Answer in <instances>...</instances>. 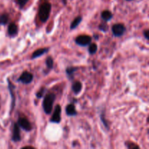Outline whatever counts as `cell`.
I'll use <instances>...</instances> for the list:
<instances>
[{
	"mask_svg": "<svg viewBox=\"0 0 149 149\" xmlns=\"http://www.w3.org/2000/svg\"><path fill=\"white\" fill-rule=\"evenodd\" d=\"M55 98H56V96L54 93H49L45 95L43 100V103H42V107H43L44 111L45 112L46 114H50V113L52 112Z\"/></svg>",
	"mask_w": 149,
	"mask_h": 149,
	"instance_id": "cell-1",
	"label": "cell"
},
{
	"mask_svg": "<svg viewBox=\"0 0 149 149\" xmlns=\"http://www.w3.org/2000/svg\"><path fill=\"white\" fill-rule=\"evenodd\" d=\"M51 4L47 2L42 3L39 9V17L42 23H45L49 19L51 12Z\"/></svg>",
	"mask_w": 149,
	"mask_h": 149,
	"instance_id": "cell-2",
	"label": "cell"
},
{
	"mask_svg": "<svg viewBox=\"0 0 149 149\" xmlns=\"http://www.w3.org/2000/svg\"><path fill=\"white\" fill-rule=\"evenodd\" d=\"M112 33L116 37H120L126 31V27L122 23H116L112 26Z\"/></svg>",
	"mask_w": 149,
	"mask_h": 149,
	"instance_id": "cell-3",
	"label": "cell"
},
{
	"mask_svg": "<svg viewBox=\"0 0 149 149\" xmlns=\"http://www.w3.org/2000/svg\"><path fill=\"white\" fill-rule=\"evenodd\" d=\"M92 42V37L88 35H80L75 39V42L78 45L81 47H85L90 45Z\"/></svg>",
	"mask_w": 149,
	"mask_h": 149,
	"instance_id": "cell-4",
	"label": "cell"
},
{
	"mask_svg": "<svg viewBox=\"0 0 149 149\" xmlns=\"http://www.w3.org/2000/svg\"><path fill=\"white\" fill-rule=\"evenodd\" d=\"M33 79V74H31L29 71H24L23 74L20 76V77L17 79V81L23 83L24 84H29L32 82Z\"/></svg>",
	"mask_w": 149,
	"mask_h": 149,
	"instance_id": "cell-5",
	"label": "cell"
},
{
	"mask_svg": "<svg viewBox=\"0 0 149 149\" xmlns=\"http://www.w3.org/2000/svg\"><path fill=\"white\" fill-rule=\"evenodd\" d=\"M17 125L20 127H21L23 130L26 132H30L32 130V126L31 122L25 117H20L18 119Z\"/></svg>",
	"mask_w": 149,
	"mask_h": 149,
	"instance_id": "cell-6",
	"label": "cell"
},
{
	"mask_svg": "<svg viewBox=\"0 0 149 149\" xmlns=\"http://www.w3.org/2000/svg\"><path fill=\"white\" fill-rule=\"evenodd\" d=\"M61 107L60 105H57L56 107H55V111H54V113L52 114V118L50 119L49 122H52V123H56L58 124L61 122Z\"/></svg>",
	"mask_w": 149,
	"mask_h": 149,
	"instance_id": "cell-7",
	"label": "cell"
},
{
	"mask_svg": "<svg viewBox=\"0 0 149 149\" xmlns=\"http://www.w3.org/2000/svg\"><path fill=\"white\" fill-rule=\"evenodd\" d=\"M21 140V137H20V127L18 126L17 124H14L13 125V136H12V141L14 142H19Z\"/></svg>",
	"mask_w": 149,
	"mask_h": 149,
	"instance_id": "cell-8",
	"label": "cell"
},
{
	"mask_svg": "<svg viewBox=\"0 0 149 149\" xmlns=\"http://www.w3.org/2000/svg\"><path fill=\"white\" fill-rule=\"evenodd\" d=\"M7 82H8V87H9V91H10V94L11 95V99H12V104H11V111L14 109L15 105V93H14V90H15V86L12 84L11 81L10 80H7Z\"/></svg>",
	"mask_w": 149,
	"mask_h": 149,
	"instance_id": "cell-9",
	"label": "cell"
},
{
	"mask_svg": "<svg viewBox=\"0 0 149 149\" xmlns=\"http://www.w3.org/2000/svg\"><path fill=\"white\" fill-rule=\"evenodd\" d=\"M7 32H8L9 36L11 37L17 36V33H18V28H17V25L15 23H10L7 29Z\"/></svg>",
	"mask_w": 149,
	"mask_h": 149,
	"instance_id": "cell-10",
	"label": "cell"
},
{
	"mask_svg": "<svg viewBox=\"0 0 149 149\" xmlns=\"http://www.w3.org/2000/svg\"><path fill=\"white\" fill-rule=\"evenodd\" d=\"M65 113L66 115L68 116H77V111L76 110L75 106H74L73 103L71 104H68V106L65 108Z\"/></svg>",
	"mask_w": 149,
	"mask_h": 149,
	"instance_id": "cell-11",
	"label": "cell"
},
{
	"mask_svg": "<svg viewBox=\"0 0 149 149\" xmlns=\"http://www.w3.org/2000/svg\"><path fill=\"white\" fill-rule=\"evenodd\" d=\"M49 48H41V49H38L36 50H35L33 52L31 55V59H35V58H37L39 57L42 56L44 54L47 53V52L49 51Z\"/></svg>",
	"mask_w": 149,
	"mask_h": 149,
	"instance_id": "cell-12",
	"label": "cell"
},
{
	"mask_svg": "<svg viewBox=\"0 0 149 149\" xmlns=\"http://www.w3.org/2000/svg\"><path fill=\"white\" fill-rule=\"evenodd\" d=\"M82 90V84L80 81H76L72 85V91L75 95H78Z\"/></svg>",
	"mask_w": 149,
	"mask_h": 149,
	"instance_id": "cell-13",
	"label": "cell"
},
{
	"mask_svg": "<svg viewBox=\"0 0 149 149\" xmlns=\"http://www.w3.org/2000/svg\"><path fill=\"white\" fill-rule=\"evenodd\" d=\"M101 17L104 21L108 22L111 20L113 17V14L109 10H104L101 13Z\"/></svg>",
	"mask_w": 149,
	"mask_h": 149,
	"instance_id": "cell-14",
	"label": "cell"
},
{
	"mask_svg": "<svg viewBox=\"0 0 149 149\" xmlns=\"http://www.w3.org/2000/svg\"><path fill=\"white\" fill-rule=\"evenodd\" d=\"M81 20H82V17H81V16H78V17H76V18L73 20L72 23H71V26H70V29H75L76 28H77V26L80 24V23L81 22Z\"/></svg>",
	"mask_w": 149,
	"mask_h": 149,
	"instance_id": "cell-15",
	"label": "cell"
},
{
	"mask_svg": "<svg viewBox=\"0 0 149 149\" xmlns=\"http://www.w3.org/2000/svg\"><path fill=\"white\" fill-rule=\"evenodd\" d=\"M9 21V16L7 13H3L0 15V25L5 26Z\"/></svg>",
	"mask_w": 149,
	"mask_h": 149,
	"instance_id": "cell-16",
	"label": "cell"
},
{
	"mask_svg": "<svg viewBox=\"0 0 149 149\" xmlns=\"http://www.w3.org/2000/svg\"><path fill=\"white\" fill-rule=\"evenodd\" d=\"M89 45H90V46H89L88 50H89V52H90V54H91V55H94V54H95L97 50V45H96L95 43H93V44L90 43Z\"/></svg>",
	"mask_w": 149,
	"mask_h": 149,
	"instance_id": "cell-17",
	"label": "cell"
},
{
	"mask_svg": "<svg viewBox=\"0 0 149 149\" xmlns=\"http://www.w3.org/2000/svg\"><path fill=\"white\" fill-rule=\"evenodd\" d=\"M79 69L78 67H68V68H66V70H65V73H66L67 76H68V77H71V76H72L73 74H74V73L75 72V71H77V70Z\"/></svg>",
	"mask_w": 149,
	"mask_h": 149,
	"instance_id": "cell-18",
	"label": "cell"
},
{
	"mask_svg": "<svg viewBox=\"0 0 149 149\" xmlns=\"http://www.w3.org/2000/svg\"><path fill=\"white\" fill-rule=\"evenodd\" d=\"M45 63H46V65L49 69H52L53 68V59H52V57H48L46 59Z\"/></svg>",
	"mask_w": 149,
	"mask_h": 149,
	"instance_id": "cell-19",
	"label": "cell"
},
{
	"mask_svg": "<svg viewBox=\"0 0 149 149\" xmlns=\"http://www.w3.org/2000/svg\"><path fill=\"white\" fill-rule=\"evenodd\" d=\"M99 29L103 32H107L108 29H109V26H108L106 21L101 23L99 25Z\"/></svg>",
	"mask_w": 149,
	"mask_h": 149,
	"instance_id": "cell-20",
	"label": "cell"
},
{
	"mask_svg": "<svg viewBox=\"0 0 149 149\" xmlns=\"http://www.w3.org/2000/svg\"><path fill=\"white\" fill-rule=\"evenodd\" d=\"M45 90H46V88H45V87H42V88L36 93V97H37L38 98H42L44 96V95H45Z\"/></svg>",
	"mask_w": 149,
	"mask_h": 149,
	"instance_id": "cell-21",
	"label": "cell"
},
{
	"mask_svg": "<svg viewBox=\"0 0 149 149\" xmlns=\"http://www.w3.org/2000/svg\"><path fill=\"white\" fill-rule=\"evenodd\" d=\"M125 146H127L128 148H140V147L134 143H125Z\"/></svg>",
	"mask_w": 149,
	"mask_h": 149,
	"instance_id": "cell-22",
	"label": "cell"
},
{
	"mask_svg": "<svg viewBox=\"0 0 149 149\" xmlns=\"http://www.w3.org/2000/svg\"><path fill=\"white\" fill-rule=\"evenodd\" d=\"M29 1V0H17V3L19 5L20 8H23L25 7L27 2Z\"/></svg>",
	"mask_w": 149,
	"mask_h": 149,
	"instance_id": "cell-23",
	"label": "cell"
},
{
	"mask_svg": "<svg viewBox=\"0 0 149 149\" xmlns=\"http://www.w3.org/2000/svg\"><path fill=\"white\" fill-rule=\"evenodd\" d=\"M100 119H101V121L102 122H103V124L104 125V126L106 127L107 129H109V127H108V123L106 122V119H105V116H104V113H102L101 114H100Z\"/></svg>",
	"mask_w": 149,
	"mask_h": 149,
	"instance_id": "cell-24",
	"label": "cell"
},
{
	"mask_svg": "<svg viewBox=\"0 0 149 149\" xmlns=\"http://www.w3.org/2000/svg\"><path fill=\"white\" fill-rule=\"evenodd\" d=\"M148 29H147V30H146V31H143V34H144V36H145V38L146 39H149V36H148Z\"/></svg>",
	"mask_w": 149,
	"mask_h": 149,
	"instance_id": "cell-25",
	"label": "cell"
},
{
	"mask_svg": "<svg viewBox=\"0 0 149 149\" xmlns=\"http://www.w3.org/2000/svg\"><path fill=\"white\" fill-rule=\"evenodd\" d=\"M0 107H1V97H0Z\"/></svg>",
	"mask_w": 149,
	"mask_h": 149,
	"instance_id": "cell-26",
	"label": "cell"
},
{
	"mask_svg": "<svg viewBox=\"0 0 149 149\" xmlns=\"http://www.w3.org/2000/svg\"><path fill=\"white\" fill-rule=\"evenodd\" d=\"M127 1H131V0H127Z\"/></svg>",
	"mask_w": 149,
	"mask_h": 149,
	"instance_id": "cell-27",
	"label": "cell"
}]
</instances>
